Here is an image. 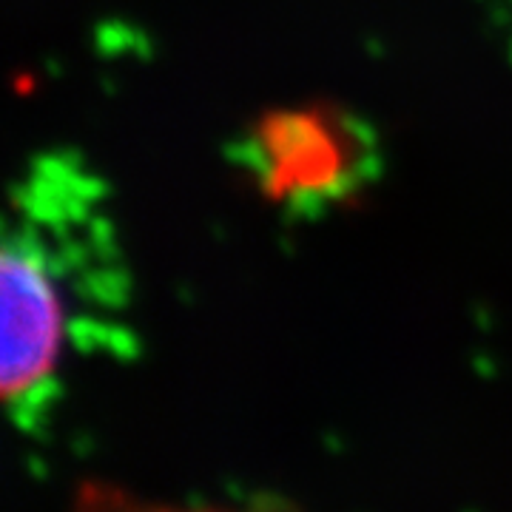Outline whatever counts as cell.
<instances>
[{"label": "cell", "instance_id": "6da1fadb", "mask_svg": "<svg viewBox=\"0 0 512 512\" xmlns=\"http://www.w3.org/2000/svg\"><path fill=\"white\" fill-rule=\"evenodd\" d=\"M126 302L97 185L69 160H43L18 185L0 254V393L29 421L55 393L72 342Z\"/></svg>", "mask_w": 512, "mask_h": 512}, {"label": "cell", "instance_id": "7a4b0ae2", "mask_svg": "<svg viewBox=\"0 0 512 512\" xmlns=\"http://www.w3.org/2000/svg\"><path fill=\"white\" fill-rule=\"evenodd\" d=\"M231 160L259 197L293 220H319L348 205L382 174L379 134L336 103L259 114L231 143Z\"/></svg>", "mask_w": 512, "mask_h": 512}]
</instances>
